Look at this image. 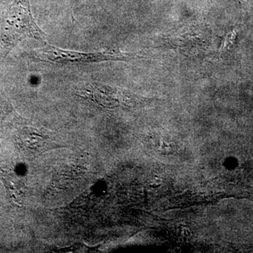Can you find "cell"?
<instances>
[{"label": "cell", "mask_w": 253, "mask_h": 253, "mask_svg": "<svg viewBox=\"0 0 253 253\" xmlns=\"http://www.w3.org/2000/svg\"><path fill=\"white\" fill-rule=\"evenodd\" d=\"M0 38L7 51L25 38L45 41V33L32 14L30 0H14L10 5L1 23Z\"/></svg>", "instance_id": "6da1fadb"}, {"label": "cell", "mask_w": 253, "mask_h": 253, "mask_svg": "<svg viewBox=\"0 0 253 253\" xmlns=\"http://www.w3.org/2000/svg\"><path fill=\"white\" fill-rule=\"evenodd\" d=\"M0 179L4 182L10 199L21 206L24 196L25 185L21 177L11 171L0 169Z\"/></svg>", "instance_id": "277c9868"}, {"label": "cell", "mask_w": 253, "mask_h": 253, "mask_svg": "<svg viewBox=\"0 0 253 253\" xmlns=\"http://www.w3.org/2000/svg\"><path fill=\"white\" fill-rule=\"evenodd\" d=\"M20 143L24 149L31 153H42L51 148L53 141L41 128H23L19 134Z\"/></svg>", "instance_id": "3957f363"}, {"label": "cell", "mask_w": 253, "mask_h": 253, "mask_svg": "<svg viewBox=\"0 0 253 253\" xmlns=\"http://www.w3.org/2000/svg\"><path fill=\"white\" fill-rule=\"evenodd\" d=\"M38 59L44 62L60 64H87L108 61H127L134 59L136 54L123 52L118 49H107L97 52H80L59 49L46 44L36 51Z\"/></svg>", "instance_id": "7a4b0ae2"}]
</instances>
